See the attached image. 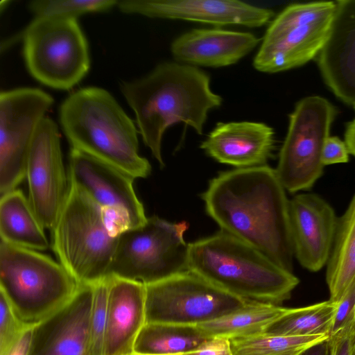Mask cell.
I'll return each instance as SVG.
<instances>
[{"instance_id":"obj_36","label":"cell","mask_w":355,"mask_h":355,"mask_svg":"<svg viewBox=\"0 0 355 355\" xmlns=\"http://www.w3.org/2000/svg\"><path fill=\"white\" fill-rule=\"evenodd\" d=\"M345 143L349 153L355 157V119L347 125L345 132Z\"/></svg>"},{"instance_id":"obj_32","label":"cell","mask_w":355,"mask_h":355,"mask_svg":"<svg viewBox=\"0 0 355 355\" xmlns=\"http://www.w3.org/2000/svg\"><path fill=\"white\" fill-rule=\"evenodd\" d=\"M329 355H352L355 345V320L329 336Z\"/></svg>"},{"instance_id":"obj_18","label":"cell","mask_w":355,"mask_h":355,"mask_svg":"<svg viewBox=\"0 0 355 355\" xmlns=\"http://www.w3.org/2000/svg\"><path fill=\"white\" fill-rule=\"evenodd\" d=\"M329 37L318 56L322 78L343 103H355V0L336 1Z\"/></svg>"},{"instance_id":"obj_29","label":"cell","mask_w":355,"mask_h":355,"mask_svg":"<svg viewBox=\"0 0 355 355\" xmlns=\"http://www.w3.org/2000/svg\"><path fill=\"white\" fill-rule=\"evenodd\" d=\"M108 277L94 285L89 320L92 355H103L107 317Z\"/></svg>"},{"instance_id":"obj_17","label":"cell","mask_w":355,"mask_h":355,"mask_svg":"<svg viewBox=\"0 0 355 355\" xmlns=\"http://www.w3.org/2000/svg\"><path fill=\"white\" fill-rule=\"evenodd\" d=\"M94 285L82 284L59 311L33 327L29 355H92L89 320Z\"/></svg>"},{"instance_id":"obj_5","label":"cell","mask_w":355,"mask_h":355,"mask_svg":"<svg viewBox=\"0 0 355 355\" xmlns=\"http://www.w3.org/2000/svg\"><path fill=\"white\" fill-rule=\"evenodd\" d=\"M69 182L67 198L51 230V246L80 285H94L107 277L119 235L102 208L84 189Z\"/></svg>"},{"instance_id":"obj_16","label":"cell","mask_w":355,"mask_h":355,"mask_svg":"<svg viewBox=\"0 0 355 355\" xmlns=\"http://www.w3.org/2000/svg\"><path fill=\"white\" fill-rule=\"evenodd\" d=\"M294 256L304 268L317 272L327 265L338 220L332 207L314 193H300L289 200Z\"/></svg>"},{"instance_id":"obj_7","label":"cell","mask_w":355,"mask_h":355,"mask_svg":"<svg viewBox=\"0 0 355 355\" xmlns=\"http://www.w3.org/2000/svg\"><path fill=\"white\" fill-rule=\"evenodd\" d=\"M23 41L29 73L56 89H69L87 73L90 58L86 37L77 19H34L21 32L1 42V50Z\"/></svg>"},{"instance_id":"obj_21","label":"cell","mask_w":355,"mask_h":355,"mask_svg":"<svg viewBox=\"0 0 355 355\" xmlns=\"http://www.w3.org/2000/svg\"><path fill=\"white\" fill-rule=\"evenodd\" d=\"M107 317L103 355H132L146 324V285L108 277Z\"/></svg>"},{"instance_id":"obj_13","label":"cell","mask_w":355,"mask_h":355,"mask_svg":"<svg viewBox=\"0 0 355 355\" xmlns=\"http://www.w3.org/2000/svg\"><path fill=\"white\" fill-rule=\"evenodd\" d=\"M68 172L69 180L84 189L102 208L117 235L147 220L132 177L72 148Z\"/></svg>"},{"instance_id":"obj_20","label":"cell","mask_w":355,"mask_h":355,"mask_svg":"<svg viewBox=\"0 0 355 355\" xmlns=\"http://www.w3.org/2000/svg\"><path fill=\"white\" fill-rule=\"evenodd\" d=\"M260 41L249 32L196 28L176 37L171 44V52L178 62L218 68L238 62Z\"/></svg>"},{"instance_id":"obj_22","label":"cell","mask_w":355,"mask_h":355,"mask_svg":"<svg viewBox=\"0 0 355 355\" xmlns=\"http://www.w3.org/2000/svg\"><path fill=\"white\" fill-rule=\"evenodd\" d=\"M0 197L1 241L37 251L47 250L50 243L45 228L24 192L16 189Z\"/></svg>"},{"instance_id":"obj_14","label":"cell","mask_w":355,"mask_h":355,"mask_svg":"<svg viewBox=\"0 0 355 355\" xmlns=\"http://www.w3.org/2000/svg\"><path fill=\"white\" fill-rule=\"evenodd\" d=\"M26 179L32 208L44 227L51 230L67 198L69 182L58 128L49 117L43 119L34 135Z\"/></svg>"},{"instance_id":"obj_24","label":"cell","mask_w":355,"mask_h":355,"mask_svg":"<svg viewBox=\"0 0 355 355\" xmlns=\"http://www.w3.org/2000/svg\"><path fill=\"white\" fill-rule=\"evenodd\" d=\"M288 310L277 304L250 301L230 313L195 326L210 338L242 337L263 332Z\"/></svg>"},{"instance_id":"obj_35","label":"cell","mask_w":355,"mask_h":355,"mask_svg":"<svg viewBox=\"0 0 355 355\" xmlns=\"http://www.w3.org/2000/svg\"><path fill=\"white\" fill-rule=\"evenodd\" d=\"M33 327L27 328L6 355H29Z\"/></svg>"},{"instance_id":"obj_25","label":"cell","mask_w":355,"mask_h":355,"mask_svg":"<svg viewBox=\"0 0 355 355\" xmlns=\"http://www.w3.org/2000/svg\"><path fill=\"white\" fill-rule=\"evenodd\" d=\"M195 325L145 324L134 345L137 355H177L194 349L209 338Z\"/></svg>"},{"instance_id":"obj_37","label":"cell","mask_w":355,"mask_h":355,"mask_svg":"<svg viewBox=\"0 0 355 355\" xmlns=\"http://www.w3.org/2000/svg\"><path fill=\"white\" fill-rule=\"evenodd\" d=\"M327 341L310 349L306 355H329Z\"/></svg>"},{"instance_id":"obj_27","label":"cell","mask_w":355,"mask_h":355,"mask_svg":"<svg viewBox=\"0 0 355 355\" xmlns=\"http://www.w3.org/2000/svg\"><path fill=\"white\" fill-rule=\"evenodd\" d=\"M329 338L328 335L281 336L261 332L230 340L233 355H293L304 354Z\"/></svg>"},{"instance_id":"obj_15","label":"cell","mask_w":355,"mask_h":355,"mask_svg":"<svg viewBox=\"0 0 355 355\" xmlns=\"http://www.w3.org/2000/svg\"><path fill=\"white\" fill-rule=\"evenodd\" d=\"M116 6L126 14L215 26L258 28L274 16L272 10L237 0H122Z\"/></svg>"},{"instance_id":"obj_34","label":"cell","mask_w":355,"mask_h":355,"mask_svg":"<svg viewBox=\"0 0 355 355\" xmlns=\"http://www.w3.org/2000/svg\"><path fill=\"white\" fill-rule=\"evenodd\" d=\"M177 355H233L230 340L222 336L211 337L193 350Z\"/></svg>"},{"instance_id":"obj_19","label":"cell","mask_w":355,"mask_h":355,"mask_svg":"<svg viewBox=\"0 0 355 355\" xmlns=\"http://www.w3.org/2000/svg\"><path fill=\"white\" fill-rule=\"evenodd\" d=\"M275 146V132L264 123H218L200 148L220 163L237 168L266 165Z\"/></svg>"},{"instance_id":"obj_33","label":"cell","mask_w":355,"mask_h":355,"mask_svg":"<svg viewBox=\"0 0 355 355\" xmlns=\"http://www.w3.org/2000/svg\"><path fill=\"white\" fill-rule=\"evenodd\" d=\"M349 154L345 141L337 137L329 136L324 145L322 164L326 166L346 163L349 160Z\"/></svg>"},{"instance_id":"obj_12","label":"cell","mask_w":355,"mask_h":355,"mask_svg":"<svg viewBox=\"0 0 355 355\" xmlns=\"http://www.w3.org/2000/svg\"><path fill=\"white\" fill-rule=\"evenodd\" d=\"M53 98L42 89L21 87L0 93V196L26 178L34 135Z\"/></svg>"},{"instance_id":"obj_2","label":"cell","mask_w":355,"mask_h":355,"mask_svg":"<svg viewBox=\"0 0 355 355\" xmlns=\"http://www.w3.org/2000/svg\"><path fill=\"white\" fill-rule=\"evenodd\" d=\"M120 89L135 112L144 143L162 168L165 131L184 123L202 135L209 112L223 102L207 73L178 62H162L142 78L122 81Z\"/></svg>"},{"instance_id":"obj_39","label":"cell","mask_w":355,"mask_h":355,"mask_svg":"<svg viewBox=\"0 0 355 355\" xmlns=\"http://www.w3.org/2000/svg\"><path fill=\"white\" fill-rule=\"evenodd\" d=\"M303 354H293V355H302Z\"/></svg>"},{"instance_id":"obj_28","label":"cell","mask_w":355,"mask_h":355,"mask_svg":"<svg viewBox=\"0 0 355 355\" xmlns=\"http://www.w3.org/2000/svg\"><path fill=\"white\" fill-rule=\"evenodd\" d=\"M116 4L114 0H35L27 6L35 19H76L86 13L106 12Z\"/></svg>"},{"instance_id":"obj_11","label":"cell","mask_w":355,"mask_h":355,"mask_svg":"<svg viewBox=\"0 0 355 355\" xmlns=\"http://www.w3.org/2000/svg\"><path fill=\"white\" fill-rule=\"evenodd\" d=\"M248 302L187 270L146 285V324L196 325L230 313Z\"/></svg>"},{"instance_id":"obj_4","label":"cell","mask_w":355,"mask_h":355,"mask_svg":"<svg viewBox=\"0 0 355 355\" xmlns=\"http://www.w3.org/2000/svg\"><path fill=\"white\" fill-rule=\"evenodd\" d=\"M188 270L239 298L277 305L299 284L293 272L223 230L189 243Z\"/></svg>"},{"instance_id":"obj_31","label":"cell","mask_w":355,"mask_h":355,"mask_svg":"<svg viewBox=\"0 0 355 355\" xmlns=\"http://www.w3.org/2000/svg\"><path fill=\"white\" fill-rule=\"evenodd\" d=\"M355 320V281L337 302L331 335Z\"/></svg>"},{"instance_id":"obj_40","label":"cell","mask_w":355,"mask_h":355,"mask_svg":"<svg viewBox=\"0 0 355 355\" xmlns=\"http://www.w3.org/2000/svg\"><path fill=\"white\" fill-rule=\"evenodd\" d=\"M354 109L355 110V103L352 105Z\"/></svg>"},{"instance_id":"obj_8","label":"cell","mask_w":355,"mask_h":355,"mask_svg":"<svg viewBox=\"0 0 355 355\" xmlns=\"http://www.w3.org/2000/svg\"><path fill=\"white\" fill-rule=\"evenodd\" d=\"M188 224L171 223L157 216L121 232L108 277L154 284L188 270Z\"/></svg>"},{"instance_id":"obj_23","label":"cell","mask_w":355,"mask_h":355,"mask_svg":"<svg viewBox=\"0 0 355 355\" xmlns=\"http://www.w3.org/2000/svg\"><path fill=\"white\" fill-rule=\"evenodd\" d=\"M326 280L329 301L338 302L355 281V194L338 220Z\"/></svg>"},{"instance_id":"obj_6","label":"cell","mask_w":355,"mask_h":355,"mask_svg":"<svg viewBox=\"0 0 355 355\" xmlns=\"http://www.w3.org/2000/svg\"><path fill=\"white\" fill-rule=\"evenodd\" d=\"M79 286L49 256L0 241V292L25 326L35 327L59 311Z\"/></svg>"},{"instance_id":"obj_26","label":"cell","mask_w":355,"mask_h":355,"mask_svg":"<svg viewBox=\"0 0 355 355\" xmlns=\"http://www.w3.org/2000/svg\"><path fill=\"white\" fill-rule=\"evenodd\" d=\"M337 303L329 300L308 306L289 309L264 333L281 336L328 335L330 336Z\"/></svg>"},{"instance_id":"obj_9","label":"cell","mask_w":355,"mask_h":355,"mask_svg":"<svg viewBox=\"0 0 355 355\" xmlns=\"http://www.w3.org/2000/svg\"><path fill=\"white\" fill-rule=\"evenodd\" d=\"M336 9V1H327L286 7L270 21L254 58V67L277 73L318 57L329 37Z\"/></svg>"},{"instance_id":"obj_38","label":"cell","mask_w":355,"mask_h":355,"mask_svg":"<svg viewBox=\"0 0 355 355\" xmlns=\"http://www.w3.org/2000/svg\"><path fill=\"white\" fill-rule=\"evenodd\" d=\"M352 355H355V345H354V347L353 354Z\"/></svg>"},{"instance_id":"obj_1","label":"cell","mask_w":355,"mask_h":355,"mask_svg":"<svg viewBox=\"0 0 355 355\" xmlns=\"http://www.w3.org/2000/svg\"><path fill=\"white\" fill-rule=\"evenodd\" d=\"M275 169L236 168L212 179L202 194L207 214L221 230L293 272L289 200Z\"/></svg>"},{"instance_id":"obj_3","label":"cell","mask_w":355,"mask_h":355,"mask_svg":"<svg viewBox=\"0 0 355 355\" xmlns=\"http://www.w3.org/2000/svg\"><path fill=\"white\" fill-rule=\"evenodd\" d=\"M59 120L71 148L133 179L150 174V162L139 153L134 121L108 91L87 87L73 92L61 104Z\"/></svg>"},{"instance_id":"obj_10","label":"cell","mask_w":355,"mask_h":355,"mask_svg":"<svg viewBox=\"0 0 355 355\" xmlns=\"http://www.w3.org/2000/svg\"><path fill=\"white\" fill-rule=\"evenodd\" d=\"M336 114L328 100L311 96L298 101L290 114L275 169L290 193L309 189L322 175L323 148Z\"/></svg>"},{"instance_id":"obj_41","label":"cell","mask_w":355,"mask_h":355,"mask_svg":"<svg viewBox=\"0 0 355 355\" xmlns=\"http://www.w3.org/2000/svg\"><path fill=\"white\" fill-rule=\"evenodd\" d=\"M132 355H137V354H132Z\"/></svg>"},{"instance_id":"obj_30","label":"cell","mask_w":355,"mask_h":355,"mask_svg":"<svg viewBox=\"0 0 355 355\" xmlns=\"http://www.w3.org/2000/svg\"><path fill=\"white\" fill-rule=\"evenodd\" d=\"M28 327L16 316L10 304L0 292V355H6Z\"/></svg>"}]
</instances>
